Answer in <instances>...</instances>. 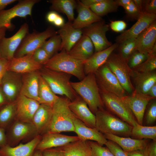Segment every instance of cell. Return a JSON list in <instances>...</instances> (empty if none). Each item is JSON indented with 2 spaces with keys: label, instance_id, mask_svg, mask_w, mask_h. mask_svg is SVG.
<instances>
[{
  "label": "cell",
  "instance_id": "cell-52",
  "mask_svg": "<svg viewBox=\"0 0 156 156\" xmlns=\"http://www.w3.org/2000/svg\"><path fill=\"white\" fill-rule=\"evenodd\" d=\"M147 147L143 149L126 152V153L128 156H148Z\"/></svg>",
  "mask_w": 156,
  "mask_h": 156
},
{
  "label": "cell",
  "instance_id": "cell-15",
  "mask_svg": "<svg viewBox=\"0 0 156 156\" xmlns=\"http://www.w3.org/2000/svg\"><path fill=\"white\" fill-rule=\"evenodd\" d=\"M121 98L130 109L139 124L142 125L146 106L150 101L155 99L147 94L135 93Z\"/></svg>",
  "mask_w": 156,
  "mask_h": 156
},
{
  "label": "cell",
  "instance_id": "cell-40",
  "mask_svg": "<svg viewBox=\"0 0 156 156\" xmlns=\"http://www.w3.org/2000/svg\"><path fill=\"white\" fill-rule=\"evenodd\" d=\"M150 56L149 54L142 53L137 51L128 59L127 61L128 65L132 70L142 64Z\"/></svg>",
  "mask_w": 156,
  "mask_h": 156
},
{
  "label": "cell",
  "instance_id": "cell-32",
  "mask_svg": "<svg viewBox=\"0 0 156 156\" xmlns=\"http://www.w3.org/2000/svg\"><path fill=\"white\" fill-rule=\"evenodd\" d=\"M58 148L64 156H92L88 141L79 139Z\"/></svg>",
  "mask_w": 156,
  "mask_h": 156
},
{
  "label": "cell",
  "instance_id": "cell-36",
  "mask_svg": "<svg viewBox=\"0 0 156 156\" xmlns=\"http://www.w3.org/2000/svg\"><path fill=\"white\" fill-rule=\"evenodd\" d=\"M131 136L137 139L156 140V126H143L138 124L133 127Z\"/></svg>",
  "mask_w": 156,
  "mask_h": 156
},
{
  "label": "cell",
  "instance_id": "cell-25",
  "mask_svg": "<svg viewBox=\"0 0 156 156\" xmlns=\"http://www.w3.org/2000/svg\"><path fill=\"white\" fill-rule=\"evenodd\" d=\"M76 8L78 16L72 23L73 26L75 29H83L92 24L102 20L89 8L82 3L80 1H77Z\"/></svg>",
  "mask_w": 156,
  "mask_h": 156
},
{
  "label": "cell",
  "instance_id": "cell-22",
  "mask_svg": "<svg viewBox=\"0 0 156 156\" xmlns=\"http://www.w3.org/2000/svg\"><path fill=\"white\" fill-rule=\"evenodd\" d=\"M61 39L60 51L65 50L69 52L83 35L82 29L73 27L72 23H65L57 31Z\"/></svg>",
  "mask_w": 156,
  "mask_h": 156
},
{
  "label": "cell",
  "instance_id": "cell-53",
  "mask_svg": "<svg viewBox=\"0 0 156 156\" xmlns=\"http://www.w3.org/2000/svg\"><path fill=\"white\" fill-rule=\"evenodd\" d=\"M7 144L5 129L0 127V148Z\"/></svg>",
  "mask_w": 156,
  "mask_h": 156
},
{
  "label": "cell",
  "instance_id": "cell-31",
  "mask_svg": "<svg viewBox=\"0 0 156 156\" xmlns=\"http://www.w3.org/2000/svg\"><path fill=\"white\" fill-rule=\"evenodd\" d=\"M134 72L133 77L135 87L133 93L147 95L150 88L156 83V71L147 73Z\"/></svg>",
  "mask_w": 156,
  "mask_h": 156
},
{
  "label": "cell",
  "instance_id": "cell-38",
  "mask_svg": "<svg viewBox=\"0 0 156 156\" xmlns=\"http://www.w3.org/2000/svg\"><path fill=\"white\" fill-rule=\"evenodd\" d=\"M61 39L60 36L55 34L45 41L41 46L47 53L50 58L60 50Z\"/></svg>",
  "mask_w": 156,
  "mask_h": 156
},
{
  "label": "cell",
  "instance_id": "cell-18",
  "mask_svg": "<svg viewBox=\"0 0 156 156\" xmlns=\"http://www.w3.org/2000/svg\"><path fill=\"white\" fill-rule=\"evenodd\" d=\"M78 136L66 135L58 133L47 132L41 135L36 149L41 151L62 146L79 140Z\"/></svg>",
  "mask_w": 156,
  "mask_h": 156
},
{
  "label": "cell",
  "instance_id": "cell-6",
  "mask_svg": "<svg viewBox=\"0 0 156 156\" xmlns=\"http://www.w3.org/2000/svg\"><path fill=\"white\" fill-rule=\"evenodd\" d=\"M105 64L116 76L126 92L131 94L134 90L130 79L133 76L134 72L129 67L127 62L119 54L112 52Z\"/></svg>",
  "mask_w": 156,
  "mask_h": 156
},
{
  "label": "cell",
  "instance_id": "cell-11",
  "mask_svg": "<svg viewBox=\"0 0 156 156\" xmlns=\"http://www.w3.org/2000/svg\"><path fill=\"white\" fill-rule=\"evenodd\" d=\"M40 1L38 0H22L12 8L0 11V27H5L10 29L13 26L12 20L17 17L25 18L31 16L34 5Z\"/></svg>",
  "mask_w": 156,
  "mask_h": 156
},
{
  "label": "cell",
  "instance_id": "cell-56",
  "mask_svg": "<svg viewBox=\"0 0 156 156\" xmlns=\"http://www.w3.org/2000/svg\"><path fill=\"white\" fill-rule=\"evenodd\" d=\"M135 6L142 14H144V0H132Z\"/></svg>",
  "mask_w": 156,
  "mask_h": 156
},
{
  "label": "cell",
  "instance_id": "cell-50",
  "mask_svg": "<svg viewBox=\"0 0 156 156\" xmlns=\"http://www.w3.org/2000/svg\"><path fill=\"white\" fill-rule=\"evenodd\" d=\"M8 60L3 58L0 57V85L2 78L7 70Z\"/></svg>",
  "mask_w": 156,
  "mask_h": 156
},
{
  "label": "cell",
  "instance_id": "cell-63",
  "mask_svg": "<svg viewBox=\"0 0 156 156\" xmlns=\"http://www.w3.org/2000/svg\"><path fill=\"white\" fill-rule=\"evenodd\" d=\"M33 156H43L42 151L36 149Z\"/></svg>",
  "mask_w": 156,
  "mask_h": 156
},
{
  "label": "cell",
  "instance_id": "cell-29",
  "mask_svg": "<svg viewBox=\"0 0 156 156\" xmlns=\"http://www.w3.org/2000/svg\"><path fill=\"white\" fill-rule=\"evenodd\" d=\"M52 115V107L44 104H40L32 120L39 134L42 135L46 132L50 124Z\"/></svg>",
  "mask_w": 156,
  "mask_h": 156
},
{
  "label": "cell",
  "instance_id": "cell-60",
  "mask_svg": "<svg viewBox=\"0 0 156 156\" xmlns=\"http://www.w3.org/2000/svg\"><path fill=\"white\" fill-rule=\"evenodd\" d=\"M115 1L118 6H121L124 8L128 5L132 0H116Z\"/></svg>",
  "mask_w": 156,
  "mask_h": 156
},
{
  "label": "cell",
  "instance_id": "cell-49",
  "mask_svg": "<svg viewBox=\"0 0 156 156\" xmlns=\"http://www.w3.org/2000/svg\"><path fill=\"white\" fill-rule=\"evenodd\" d=\"M42 152L43 156H64L58 147L45 150Z\"/></svg>",
  "mask_w": 156,
  "mask_h": 156
},
{
  "label": "cell",
  "instance_id": "cell-12",
  "mask_svg": "<svg viewBox=\"0 0 156 156\" xmlns=\"http://www.w3.org/2000/svg\"><path fill=\"white\" fill-rule=\"evenodd\" d=\"M109 27V25L102 20L82 29L83 34L88 37L93 43L95 52L105 49L112 45L106 36Z\"/></svg>",
  "mask_w": 156,
  "mask_h": 156
},
{
  "label": "cell",
  "instance_id": "cell-43",
  "mask_svg": "<svg viewBox=\"0 0 156 156\" xmlns=\"http://www.w3.org/2000/svg\"><path fill=\"white\" fill-rule=\"evenodd\" d=\"M145 123L147 126L154 123L156 120V101L154 99L150 103L145 116Z\"/></svg>",
  "mask_w": 156,
  "mask_h": 156
},
{
  "label": "cell",
  "instance_id": "cell-30",
  "mask_svg": "<svg viewBox=\"0 0 156 156\" xmlns=\"http://www.w3.org/2000/svg\"><path fill=\"white\" fill-rule=\"evenodd\" d=\"M94 47L90 39L84 34L68 52L74 58L85 61L93 54Z\"/></svg>",
  "mask_w": 156,
  "mask_h": 156
},
{
  "label": "cell",
  "instance_id": "cell-24",
  "mask_svg": "<svg viewBox=\"0 0 156 156\" xmlns=\"http://www.w3.org/2000/svg\"><path fill=\"white\" fill-rule=\"evenodd\" d=\"M119 45L117 43H115L105 49L95 52L85 61L84 64V71L85 75L90 73H94L106 63L109 55L118 47Z\"/></svg>",
  "mask_w": 156,
  "mask_h": 156
},
{
  "label": "cell",
  "instance_id": "cell-14",
  "mask_svg": "<svg viewBox=\"0 0 156 156\" xmlns=\"http://www.w3.org/2000/svg\"><path fill=\"white\" fill-rule=\"evenodd\" d=\"M22 84V74L6 71L0 86L9 103L16 100L20 94Z\"/></svg>",
  "mask_w": 156,
  "mask_h": 156
},
{
  "label": "cell",
  "instance_id": "cell-17",
  "mask_svg": "<svg viewBox=\"0 0 156 156\" xmlns=\"http://www.w3.org/2000/svg\"><path fill=\"white\" fill-rule=\"evenodd\" d=\"M156 14H142L136 22L130 28L117 37L116 41L120 44L125 40L136 38L142 32L156 20Z\"/></svg>",
  "mask_w": 156,
  "mask_h": 156
},
{
  "label": "cell",
  "instance_id": "cell-27",
  "mask_svg": "<svg viewBox=\"0 0 156 156\" xmlns=\"http://www.w3.org/2000/svg\"><path fill=\"white\" fill-rule=\"evenodd\" d=\"M156 21L155 20L136 38L137 50L150 54L156 43Z\"/></svg>",
  "mask_w": 156,
  "mask_h": 156
},
{
  "label": "cell",
  "instance_id": "cell-13",
  "mask_svg": "<svg viewBox=\"0 0 156 156\" xmlns=\"http://www.w3.org/2000/svg\"><path fill=\"white\" fill-rule=\"evenodd\" d=\"M29 27L27 23H24L18 31L9 38L3 37L0 42L1 57L8 60L14 57L15 52L22 40L28 33Z\"/></svg>",
  "mask_w": 156,
  "mask_h": 156
},
{
  "label": "cell",
  "instance_id": "cell-16",
  "mask_svg": "<svg viewBox=\"0 0 156 156\" xmlns=\"http://www.w3.org/2000/svg\"><path fill=\"white\" fill-rule=\"evenodd\" d=\"M15 120L32 122L33 117L40 104L37 101L20 94L16 100Z\"/></svg>",
  "mask_w": 156,
  "mask_h": 156
},
{
  "label": "cell",
  "instance_id": "cell-10",
  "mask_svg": "<svg viewBox=\"0 0 156 156\" xmlns=\"http://www.w3.org/2000/svg\"><path fill=\"white\" fill-rule=\"evenodd\" d=\"M94 74L100 90L120 98L127 95L117 78L105 63Z\"/></svg>",
  "mask_w": 156,
  "mask_h": 156
},
{
  "label": "cell",
  "instance_id": "cell-2",
  "mask_svg": "<svg viewBox=\"0 0 156 156\" xmlns=\"http://www.w3.org/2000/svg\"><path fill=\"white\" fill-rule=\"evenodd\" d=\"M70 101L66 97L58 96L52 106L51 119L45 133L74 132V114L69 107Z\"/></svg>",
  "mask_w": 156,
  "mask_h": 156
},
{
  "label": "cell",
  "instance_id": "cell-44",
  "mask_svg": "<svg viewBox=\"0 0 156 156\" xmlns=\"http://www.w3.org/2000/svg\"><path fill=\"white\" fill-rule=\"evenodd\" d=\"M124 9L127 17L131 20H137L142 14L137 8L132 0Z\"/></svg>",
  "mask_w": 156,
  "mask_h": 156
},
{
  "label": "cell",
  "instance_id": "cell-9",
  "mask_svg": "<svg viewBox=\"0 0 156 156\" xmlns=\"http://www.w3.org/2000/svg\"><path fill=\"white\" fill-rule=\"evenodd\" d=\"M7 144L14 146L21 141L31 140L39 135L32 122L14 120L5 130Z\"/></svg>",
  "mask_w": 156,
  "mask_h": 156
},
{
  "label": "cell",
  "instance_id": "cell-33",
  "mask_svg": "<svg viewBox=\"0 0 156 156\" xmlns=\"http://www.w3.org/2000/svg\"><path fill=\"white\" fill-rule=\"evenodd\" d=\"M50 9L58 12L64 14L68 21L71 22L75 19L74 10L76 8L77 1L74 0H51Z\"/></svg>",
  "mask_w": 156,
  "mask_h": 156
},
{
  "label": "cell",
  "instance_id": "cell-47",
  "mask_svg": "<svg viewBox=\"0 0 156 156\" xmlns=\"http://www.w3.org/2000/svg\"><path fill=\"white\" fill-rule=\"evenodd\" d=\"M144 14H156V0H145L144 1Z\"/></svg>",
  "mask_w": 156,
  "mask_h": 156
},
{
  "label": "cell",
  "instance_id": "cell-54",
  "mask_svg": "<svg viewBox=\"0 0 156 156\" xmlns=\"http://www.w3.org/2000/svg\"><path fill=\"white\" fill-rule=\"evenodd\" d=\"M55 11H52L49 12L47 14L46 18L48 22L53 23L59 15Z\"/></svg>",
  "mask_w": 156,
  "mask_h": 156
},
{
  "label": "cell",
  "instance_id": "cell-62",
  "mask_svg": "<svg viewBox=\"0 0 156 156\" xmlns=\"http://www.w3.org/2000/svg\"><path fill=\"white\" fill-rule=\"evenodd\" d=\"M7 29L5 27H0V42L2 38L5 36ZM1 57L0 53V57Z\"/></svg>",
  "mask_w": 156,
  "mask_h": 156
},
{
  "label": "cell",
  "instance_id": "cell-45",
  "mask_svg": "<svg viewBox=\"0 0 156 156\" xmlns=\"http://www.w3.org/2000/svg\"><path fill=\"white\" fill-rule=\"evenodd\" d=\"M31 54L34 60L42 66L50 58L47 53L41 47L36 49Z\"/></svg>",
  "mask_w": 156,
  "mask_h": 156
},
{
  "label": "cell",
  "instance_id": "cell-34",
  "mask_svg": "<svg viewBox=\"0 0 156 156\" xmlns=\"http://www.w3.org/2000/svg\"><path fill=\"white\" fill-rule=\"evenodd\" d=\"M39 102L52 107L58 96L55 94L49 85L40 75L38 91Z\"/></svg>",
  "mask_w": 156,
  "mask_h": 156
},
{
  "label": "cell",
  "instance_id": "cell-51",
  "mask_svg": "<svg viewBox=\"0 0 156 156\" xmlns=\"http://www.w3.org/2000/svg\"><path fill=\"white\" fill-rule=\"evenodd\" d=\"M147 150L148 156H156V140L148 143Z\"/></svg>",
  "mask_w": 156,
  "mask_h": 156
},
{
  "label": "cell",
  "instance_id": "cell-1",
  "mask_svg": "<svg viewBox=\"0 0 156 156\" xmlns=\"http://www.w3.org/2000/svg\"><path fill=\"white\" fill-rule=\"evenodd\" d=\"M70 84L93 114H95L98 110L104 108L94 73L88 74L79 81L70 82Z\"/></svg>",
  "mask_w": 156,
  "mask_h": 156
},
{
  "label": "cell",
  "instance_id": "cell-5",
  "mask_svg": "<svg viewBox=\"0 0 156 156\" xmlns=\"http://www.w3.org/2000/svg\"><path fill=\"white\" fill-rule=\"evenodd\" d=\"M40 75L56 95L64 96L72 101L79 96L72 88L70 80L72 75L46 68L39 70Z\"/></svg>",
  "mask_w": 156,
  "mask_h": 156
},
{
  "label": "cell",
  "instance_id": "cell-23",
  "mask_svg": "<svg viewBox=\"0 0 156 156\" xmlns=\"http://www.w3.org/2000/svg\"><path fill=\"white\" fill-rule=\"evenodd\" d=\"M73 122L74 132L80 139L96 142L100 145H105L107 140L96 128L89 127L77 118L74 115Z\"/></svg>",
  "mask_w": 156,
  "mask_h": 156
},
{
  "label": "cell",
  "instance_id": "cell-37",
  "mask_svg": "<svg viewBox=\"0 0 156 156\" xmlns=\"http://www.w3.org/2000/svg\"><path fill=\"white\" fill-rule=\"evenodd\" d=\"M118 7L115 0H102L89 8L96 15L101 17L109 13L116 12Z\"/></svg>",
  "mask_w": 156,
  "mask_h": 156
},
{
  "label": "cell",
  "instance_id": "cell-58",
  "mask_svg": "<svg viewBox=\"0 0 156 156\" xmlns=\"http://www.w3.org/2000/svg\"><path fill=\"white\" fill-rule=\"evenodd\" d=\"M101 1L102 0H81L80 1L84 5L90 8L91 6Z\"/></svg>",
  "mask_w": 156,
  "mask_h": 156
},
{
  "label": "cell",
  "instance_id": "cell-55",
  "mask_svg": "<svg viewBox=\"0 0 156 156\" xmlns=\"http://www.w3.org/2000/svg\"><path fill=\"white\" fill-rule=\"evenodd\" d=\"M8 103L0 86V110Z\"/></svg>",
  "mask_w": 156,
  "mask_h": 156
},
{
  "label": "cell",
  "instance_id": "cell-41",
  "mask_svg": "<svg viewBox=\"0 0 156 156\" xmlns=\"http://www.w3.org/2000/svg\"><path fill=\"white\" fill-rule=\"evenodd\" d=\"M156 69V55L151 56L145 61L132 70L139 73H147L155 71Z\"/></svg>",
  "mask_w": 156,
  "mask_h": 156
},
{
  "label": "cell",
  "instance_id": "cell-39",
  "mask_svg": "<svg viewBox=\"0 0 156 156\" xmlns=\"http://www.w3.org/2000/svg\"><path fill=\"white\" fill-rule=\"evenodd\" d=\"M119 53L120 57L127 62L131 55L137 51L136 38L130 39L119 44Z\"/></svg>",
  "mask_w": 156,
  "mask_h": 156
},
{
  "label": "cell",
  "instance_id": "cell-19",
  "mask_svg": "<svg viewBox=\"0 0 156 156\" xmlns=\"http://www.w3.org/2000/svg\"><path fill=\"white\" fill-rule=\"evenodd\" d=\"M69 107L77 118L87 126L95 128V114L90 109L86 103L79 96L73 100L70 101Z\"/></svg>",
  "mask_w": 156,
  "mask_h": 156
},
{
  "label": "cell",
  "instance_id": "cell-35",
  "mask_svg": "<svg viewBox=\"0 0 156 156\" xmlns=\"http://www.w3.org/2000/svg\"><path fill=\"white\" fill-rule=\"evenodd\" d=\"M16 101L9 103L0 110V127L5 130L15 120Z\"/></svg>",
  "mask_w": 156,
  "mask_h": 156
},
{
  "label": "cell",
  "instance_id": "cell-59",
  "mask_svg": "<svg viewBox=\"0 0 156 156\" xmlns=\"http://www.w3.org/2000/svg\"><path fill=\"white\" fill-rule=\"evenodd\" d=\"M53 24L57 27H61L65 24L64 20L62 17L59 15Z\"/></svg>",
  "mask_w": 156,
  "mask_h": 156
},
{
  "label": "cell",
  "instance_id": "cell-61",
  "mask_svg": "<svg viewBox=\"0 0 156 156\" xmlns=\"http://www.w3.org/2000/svg\"><path fill=\"white\" fill-rule=\"evenodd\" d=\"M147 95L155 99L156 97V83L153 85L150 89Z\"/></svg>",
  "mask_w": 156,
  "mask_h": 156
},
{
  "label": "cell",
  "instance_id": "cell-46",
  "mask_svg": "<svg viewBox=\"0 0 156 156\" xmlns=\"http://www.w3.org/2000/svg\"><path fill=\"white\" fill-rule=\"evenodd\" d=\"M105 145L114 156H128L126 152L112 141L107 140Z\"/></svg>",
  "mask_w": 156,
  "mask_h": 156
},
{
  "label": "cell",
  "instance_id": "cell-28",
  "mask_svg": "<svg viewBox=\"0 0 156 156\" xmlns=\"http://www.w3.org/2000/svg\"><path fill=\"white\" fill-rule=\"evenodd\" d=\"M107 140L112 141L118 145L124 151L130 152L146 148L148 144V140L132 139L129 137L118 136L111 134L103 135Z\"/></svg>",
  "mask_w": 156,
  "mask_h": 156
},
{
  "label": "cell",
  "instance_id": "cell-57",
  "mask_svg": "<svg viewBox=\"0 0 156 156\" xmlns=\"http://www.w3.org/2000/svg\"><path fill=\"white\" fill-rule=\"evenodd\" d=\"M17 1L16 0H0V11L4 10L7 5Z\"/></svg>",
  "mask_w": 156,
  "mask_h": 156
},
{
  "label": "cell",
  "instance_id": "cell-4",
  "mask_svg": "<svg viewBox=\"0 0 156 156\" xmlns=\"http://www.w3.org/2000/svg\"><path fill=\"white\" fill-rule=\"evenodd\" d=\"M96 129L103 135L111 134L118 136H131L133 127L103 109L95 113Z\"/></svg>",
  "mask_w": 156,
  "mask_h": 156
},
{
  "label": "cell",
  "instance_id": "cell-7",
  "mask_svg": "<svg viewBox=\"0 0 156 156\" xmlns=\"http://www.w3.org/2000/svg\"><path fill=\"white\" fill-rule=\"evenodd\" d=\"M104 106L110 112L133 127L139 124L130 109L121 98L99 90Z\"/></svg>",
  "mask_w": 156,
  "mask_h": 156
},
{
  "label": "cell",
  "instance_id": "cell-26",
  "mask_svg": "<svg viewBox=\"0 0 156 156\" xmlns=\"http://www.w3.org/2000/svg\"><path fill=\"white\" fill-rule=\"evenodd\" d=\"M40 74L39 70L22 74L20 94L39 102L38 91Z\"/></svg>",
  "mask_w": 156,
  "mask_h": 156
},
{
  "label": "cell",
  "instance_id": "cell-20",
  "mask_svg": "<svg viewBox=\"0 0 156 156\" xmlns=\"http://www.w3.org/2000/svg\"><path fill=\"white\" fill-rule=\"evenodd\" d=\"M41 138L39 135L25 144L13 147L7 144L0 148V156H33Z\"/></svg>",
  "mask_w": 156,
  "mask_h": 156
},
{
  "label": "cell",
  "instance_id": "cell-21",
  "mask_svg": "<svg viewBox=\"0 0 156 156\" xmlns=\"http://www.w3.org/2000/svg\"><path fill=\"white\" fill-rule=\"evenodd\" d=\"M42 66L34 60L31 54L8 60L7 70L22 74L39 70Z\"/></svg>",
  "mask_w": 156,
  "mask_h": 156
},
{
  "label": "cell",
  "instance_id": "cell-48",
  "mask_svg": "<svg viewBox=\"0 0 156 156\" xmlns=\"http://www.w3.org/2000/svg\"><path fill=\"white\" fill-rule=\"evenodd\" d=\"M111 29L116 32H120L123 31L127 27V24L124 21L118 20L111 21L110 24Z\"/></svg>",
  "mask_w": 156,
  "mask_h": 156
},
{
  "label": "cell",
  "instance_id": "cell-42",
  "mask_svg": "<svg viewBox=\"0 0 156 156\" xmlns=\"http://www.w3.org/2000/svg\"><path fill=\"white\" fill-rule=\"evenodd\" d=\"M88 142L91 148L92 156H114L106 147L103 146L95 141Z\"/></svg>",
  "mask_w": 156,
  "mask_h": 156
},
{
  "label": "cell",
  "instance_id": "cell-3",
  "mask_svg": "<svg viewBox=\"0 0 156 156\" xmlns=\"http://www.w3.org/2000/svg\"><path fill=\"white\" fill-rule=\"evenodd\" d=\"M84 62L74 58L62 49L50 58L44 64L43 66L74 76L81 80L86 76L84 71Z\"/></svg>",
  "mask_w": 156,
  "mask_h": 156
},
{
  "label": "cell",
  "instance_id": "cell-8",
  "mask_svg": "<svg viewBox=\"0 0 156 156\" xmlns=\"http://www.w3.org/2000/svg\"><path fill=\"white\" fill-rule=\"evenodd\" d=\"M54 29L49 27L42 32L34 31L28 33L24 38L14 55L18 58L31 54L42 46L48 38L57 34Z\"/></svg>",
  "mask_w": 156,
  "mask_h": 156
}]
</instances>
